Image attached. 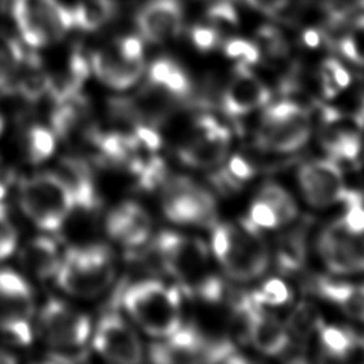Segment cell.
Here are the masks:
<instances>
[{"label":"cell","mask_w":364,"mask_h":364,"mask_svg":"<svg viewBox=\"0 0 364 364\" xmlns=\"http://www.w3.org/2000/svg\"><path fill=\"white\" fill-rule=\"evenodd\" d=\"M212 250L226 274L239 282L260 277L270 260L260 229L249 219H240L237 223L215 225Z\"/></svg>","instance_id":"1"},{"label":"cell","mask_w":364,"mask_h":364,"mask_svg":"<svg viewBox=\"0 0 364 364\" xmlns=\"http://www.w3.org/2000/svg\"><path fill=\"white\" fill-rule=\"evenodd\" d=\"M131 318L154 337H168L181 326V293L158 280H141L122 293Z\"/></svg>","instance_id":"2"},{"label":"cell","mask_w":364,"mask_h":364,"mask_svg":"<svg viewBox=\"0 0 364 364\" xmlns=\"http://www.w3.org/2000/svg\"><path fill=\"white\" fill-rule=\"evenodd\" d=\"M115 274L112 253L107 246L91 245L70 249L61 259L55 280L61 290L75 297H95Z\"/></svg>","instance_id":"3"},{"label":"cell","mask_w":364,"mask_h":364,"mask_svg":"<svg viewBox=\"0 0 364 364\" xmlns=\"http://www.w3.org/2000/svg\"><path fill=\"white\" fill-rule=\"evenodd\" d=\"M18 202L26 216L48 232L60 229L75 208L67 182L53 172L26 178L18 189Z\"/></svg>","instance_id":"4"},{"label":"cell","mask_w":364,"mask_h":364,"mask_svg":"<svg viewBox=\"0 0 364 364\" xmlns=\"http://www.w3.org/2000/svg\"><path fill=\"white\" fill-rule=\"evenodd\" d=\"M152 250L161 267L175 277L191 296L210 276L208 270V247L199 237L165 230L155 237Z\"/></svg>","instance_id":"5"},{"label":"cell","mask_w":364,"mask_h":364,"mask_svg":"<svg viewBox=\"0 0 364 364\" xmlns=\"http://www.w3.org/2000/svg\"><path fill=\"white\" fill-rule=\"evenodd\" d=\"M311 132L310 115L304 107L293 101L269 105L256 132L260 149L287 154L301 148Z\"/></svg>","instance_id":"6"},{"label":"cell","mask_w":364,"mask_h":364,"mask_svg":"<svg viewBox=\"0 0 364 364\" xmlns=\"http://www.w3.org/2000/svg\"><path fill=\"white\" fill-rule=\"evenodd\" d=\"M11 16L30 47L58 41L74 27L71 10L57 0H13Z\"/></svg>","instance_id":"7"},{"label":"cell","mask_w":364,"mask_h":364,"mask_svg":"<svg viewBox=\"0 0 364 364\" xmlns=\"http://www.w3.org/2000/svg\"><path fill=\"white\" fill-rule=\"evenodd\" d=\"M165 216L181 225L212 228L216 223V203L209 191L186 176H168L162 183Z\"/></svg>","instance_id":"8"},{"label":"cell","mask_w":364,"mask_h":364,"mask_svg":"<svg viewBox=\"0 0 364 364\" xmlns=\"http://www.w3.org/2000/svg\"><path fill=\"white\" fill-rule=\"evenodd\" d=\"M33 293L16 272L0 269V331L20 344L31 341Z\"/></svg>","instance_id":"9"},{"label":"cell","mask_w":364,"mask_h":364,"mask_svg":"<svg viewBox=\"0 0 364 364\" xmlns=\"http://www.w3.org/2000/svg\"><path fill=\"white\" fill-rule=\"evenodd\" d=\"M317 247L324 264L334 273L364 270V228L351 230L338 219L324 228Z\"/></svg>","instance_id":"10"},{"label":"cell","mask_w":364,"mask_h":364,"mask_svg":"<svg viewBox=\"0 0 364 364\" xmlns=\"http://www.w3.org/2000/svg\"><path fill=\"white\" fill-rule=\"evenodd\" d=\"M38 330L54 348L82 346L91 333L90 318L61 300L50 299L38 316Z\"/></svg>","instance_id":"11"},{"label":"cell","mask_w":364,"mask_h":364,"mask_svg":"<svg viewBox=\"0 0 364 364\" xmlns=\"http://www.w3.org/2000/svg\"><path fill=\"white\" fill-rule=\"evenodd\" d=\"M229 145V129L210 115H202L196 119L191 136L179 148V158L193 168H213L226 158Z\"/></svg>","instance_id":"12"},{"label":"cell","mask_w":364,"mask_h":364,"mask_svg":"<svg viewBox=\"0 0 364 364\" xmlns=\"http://www.w3.org/2000/svg\"><path fill=\"white\" fill-rule=\"evenodd\" d=\"M94 348L108 361L134 364L142 360V346L131 326L115 311H109L98 321Z\"/></svg>","instance_id":"13"},{"label":"cell","mask_w":364,"mask_h":364,"mask_svg":"<svg viewBox=\"0 0 364 364\" xmlns=\"http://www.w3.org/2000/svg\"><path fill=\"white\" fill-rule=\"evenodd\" d=\"M299 185L304 199L316 208H327L343 200L347 186L334 159H317L299 169Z\"/></svg>","instance_id":"14"},{"label":"cell","mask_w":364,"mask_h":364,"mask_svg":"<svg viewBox=\"0 0 364 364\" xmlns=\"http://www.w3.org/2000/svg\"><path fill=\"white\" fill-rule=\"evenodd\" d=\"M135 23L144 40L162 44L179 36L183 24L181 0H148L136 13Z\"/></svg>","instance_id":"15"},{"label":"cell","mask_w":364,"mask_h":364,"mask_svg":"<svg viewBox=\"0 0 364 364\" xmlns=\"http://www.w3.org/2000/svg\"><path fill=\"white\" fill-rule=\"evenodd\" d=\"M269 101V88L252 73L249 65L237 63L232 80L222 92L223 111L230 117H240L266 105Z\"/></svg>","instance_id":"16"},{"label":"cell","mask_w":364,"mask_h":364,"mask_svg":"<svg viewBox=\"0 0 364 364\" xmlns=\"http://www.w3.org/2000/svg\"><path fill=\"white\" fill-rule=\"evenodd\" d=\"M90 67L95 77L114 90H127L132 87L144 74V58L127 57L117 41L95 51L91 55Z\"/></svg>","instance_id":"17"},{"label":"cell","mask_w":364,"mask_h":364,"mask_svg":"<svg viewBox=\"0 0 364 364\" xmlns=\"http://www.w3.org/2000/svg\"><path fill=\"white\" fill-rule=\"evenodd\" d=\"M208 338L193 326H179L165 343L149 347V358L155 363H188L202 360Z\"/></svg>","instance_id":"18"},{"label":"cell","mask_w":364,"mask_h":364,"mask_svg":"<svg viewBox=\"0 0 364 364\" xmlns=\"http://www.w3.org/2000/svg\"><path fill=\"white\" fill-rule=\"evenodd\" d=\"M108 235L128 247L145 243L151 233V218L148 212L135 202H124L107 218Z\"/></svg>","instance_id":"19"},{"label":"cell","mask_w":364,"mask_h":364,"mask_svg":"<svg viewBox=\"0 0 364 364\" xmlns=\"http://www.w3.org/2000/svg\"><path fill=\"white\" fill-rule=\"evenodd\" d=\"M247 340L266 355L282 354L289 346V336L283 324L274 316L266 313L262 306H257L250 317Z\"/></svg>","instance_id":"20"},{"label":"cell","mask_w":364,"mask_h":364,"mask_svg":"<svg viewBox=\"0 0 364 364\" xmlns=\"http://www.w3.org/2000/svg\"><path fill=\"white\" fill-rule=\"evenodd\" d=\"M311 287L318 296L331 301L347 316L364 321V284L334 282L326 277H316Z\"/></svg>","instance_id":"21"},{"label":"cell","mask_w":364,"mask_h":364,"mask_svg":"<svg viewBox=\"0 0 364 364\" xmlns=\"http://www.w3.org/2000/svg\"><path fill=\"white\" fill-rule=\"evenodd\" d=\"M67 182L73 198L74 206L91 210L98 203V195L95 191L94 179L88 166L75 158L65 159L63 162V173H60Z\"/></svg>","instance_id":"22"},{"label":"cell","mask_w":364,"mask_h":364,"mask_svg":"<svg viewBox=\"0 0 364 364\" xmlns=\"http://www.w3.org/2000/svg\"><path fill=\"white\" fill-rule=\"evenodd\" d=\"M60 259L61 257L55 242L44 236L30 240L21 252L24 266L40 279L54 276L58 269Z\"/></svg>","instance_id":"23"},{"label":"cell","mask_w":364,"mask_h":364,"mask_svg":"<svg viewBox=\"0 0 364 364\" xmlns=\"http://www.w3.org/2000/svg\"><path fill=\"white\" fill-rule=\"evenodd\" d=\"M306 226L283 233L277 240L276 263L282 273H296L306 260Z\"/></svg>","instance_id":"24"},{"label":"cell","mask_w":364,"mask_h":364,"mask_svg":"<svg viewBox=\"0 0 364 364\" xmlns=\"http://www.w3.org/2000/svg\"><path fill=\"white\" fill-rule=\"evenodd\" d=\"M115 11L114 0H80L71 14L74 26L84 31H94L107 24Z\"/></svg>","instance_id":"25"},{"label":"cell","mask_w":364,"mask_h":364,"mask_svg":"<svg viewBox=\"0 0 364 364\" xmlns=\"http://www.w3.org/2000/svg\"><path fill=\"white\" fill-rule=\"evenodd\" d=\"M317 331L324 353L334 358H348L360 338L351 330L336 326L321 324Z\"/></svg>","instance_id":"26"},{"label":"cell","mask_w":364,"mask_h":364,"mask_svg":"<svg viewBox=\"0 0 364 364\" xmlns=\"http://www.w3.org/2000/svg\"><path fill=\"white\" fill-rule=\"evenodd\" d=\"M257 199L267 203L277 215L280 225L290 223L297 216V206L291 195L279 183L266 182L257 195Z\"/></svg>","instance_id":"27"},{"label":"cell","mask_w":364,"mask_h":364,"mask_svg":"<svg viewBox=\"0 0 364 364\" xmlns=\"http://www.w3.org/2000/svg\"><path fill=\"white\" fill-rule=\"evenodd\" d=\"M26 55L20 44L0 34V87L11 88Z\"/></svg>","instance_id":"28"},{"label":"cell","mask_w":364,"mask_h":364,"mask_svg":"<svg viewBox=\"0 0 364 364\" xmlns=\"http://www.w3.org/2000/svg\"><path fill=\"white\" fill-rule=\"evenodd\" d=\"M55 134L43 125H34L28 129L26 136V146L28 159L40 164L50 158L55 149Z\"/></svg>","instance_id":"29"},{"label":"cell","mask_w":364,"mask_h":364,"mask_svg":"<svg viewBox=\"0 0 364 364\" xmlns=\"http://www.w3.org/2000/svg\"><path fill=\"white\" fill-rule=\"evenodd\" d=\"M348 71L336 58H327L320 67V85L326 98L336 97L350 84Z\"/></svg>","instance_id":"30"},{"label":"cell","mask_w":364,"mask_h":364,"mask_svg":"<svg viewBox=\"0 0 364 364\" xmlns=\"http://www.w3.org/2000/svg\"><path fill=\"white\" fill-rule=\"evenodd\" d=\"M337 47L347 60L364 65V14L353 21L350 31L340 37Z\"/></svg>","instance_id":"31"},{"label":"cell","mask_w":364,"mask_h":364,"mask_svg":"<svg viewBox=\"0 0 364 364\" xmlns=\"http://www.w3.org/2000/svg\"><path fill=\"white\" fill-rule=\"evenodd\" d=\"M138 178V185L145 191H154L166 181L168 169L161 158L152 156L146 161L141 159L136 168L132 171Z\"/></svg>","instance_id":"32"},{"label":"cell","mask_w":364,"mask_h":364,"mask_svg":"<svg viewBox=\"0 0 364 364\" xmlns=\"http://www.w3.org/2000/svg\"><path fill=\"white\" fill-rule=\"evenodd\" d=\"M253 300L260 306H280L291 299L289 286L280 279H269L260 289L250 293Z\"/></svg>","instance_id":"33"},{"label":"cell","mask_w":364,"mask_h":364,"mask_svg":"<svg viewBox=\"0 0 364 364\" xmlns=\"http://www.w3.org/2000/svg\"><path fill=\"white\" fill-rule=\"evenodd\" d=\"M323 320L320 318L317 310L309 303L299 304L289 318V326L291 331L300 337H306L311 331L318 330Z\"/></svg>","instance_id":"34"},{"label":"cell","mask_w":364,"mask_h":364,"mask_svg":"<svg viewBox=\"0 0 364 364\" xmlns=\"http://www.w3.org/2000/svg\"><path fill=\"white\" fill-rule=\"evenodd\" d=\"M223 51L230 58H237L246 65L257 64L260 60V48L257 44L245 38H230L223 44Z\"/></svg>","instance_id":"35"},{"label":"cell","mask_w":364,"mask_h":364,"mask_svg":"<svg viewBox=\"0 0 364 364\" xmlns=\"http://www.w3.org/2000/svg\"><path fill=\"white\" fill-rule=\"evenodd\" d=\"M259 48H263L269 57H283L287 53V43L283 34L273 26H263L257 30Z\"/></svg>","instance_id":"36"},{"label":"cell","mask_w":364,"mask_h":364,"mask_svg":"<svg viewBox=\"0 0 364 364\" xmlns=\"http://www.w3.org/2000/svg\"><path fill=\"white\" fill-rule=\"evenodd\" d=\"M323 7L328 21L331 24H340L353 11L364 10V0H324Z\"/></svg>","instance_id":"37"},{"label":"cell","mask_w":364,"mask_h":364,"mask_svg":"<svg viewBox=\"0 0 364 364\" xmlns=\"http://www.w3.org/2000/svg\"><path fill=\"white\" fill-rule=\"evenodd\" d=\"M17 246V232L7 219V209L0 202V260L7 259Z\"/></svg>","instance_id":"38"},{"label":"cell","mask_w":364,"mask_h":364,"mask_svg":"<svg viewBox=\"0 0 364 364\" xmlns=\"http://www.w3.org/2000/svg\"><path fill=\"white\" fill-rule=\"evenodd\" d=\"M209 21L216 28L219 26H235L237 24V13L229 0H218L208 9L206 13Z\"/></svg>","instance_id":"39"},{"label":"cell","mask_w":364,"mask_h":364,"mask_svg":"<svg viewBox=\"0 0 364 364\" xmlns=\"http://www.w3.org/2000/svg\"><path fill=\"white\" fill-rule=\"evenodd\" d=\"M189 36H191L193 46L200 51H209V50L215 48L220 40L219 30L212 24L210 26H203V24L193 26L191 28Z\"/></svg>","instance_id":"40"},{"label":"cell","mask_w":364,"mask_h":364,"mask_svg":"<svg viewBox=\"0 0 364 364\" xmlns=\"http://www.w3.org/2000/svg\"><path fill=\"white\" fill-rule=\"evenodd\" d=\"M249 220L259 229H273L280 226V220L274 210L260 199H256L250 208Z\"/></svg>","instance_id":"41"},{"label":"cell","mask_w":364,"mask_h":364,"mask_svg":"<svg viewBox=\"0 0 364 364\" xmlns=\"http://www.w3.org/2000/svg\"><path fill=\"white\" fill-rule=\"evenodd\" d=\"M226 169L242 183L245 181H247L249 178H252L253 173H255L253 166L246 159H243L242 156H237V155L230 158V161L228 162Z\"/></svg>","instance_id":"42"},{"label":"cell","mask_w":364,"mask_h":364,"mask_svg":"<svg viewBox=\"0 0 364 364\" xmlns=\"http://www.w3.org/2000/svg\"><path fill=\"white\" fill-rule=\"evenodd\" d=\"M250 7H253L257 11H262L269 16L277 14L280 10H283L289 0H245Z\"/></svg>","instance_id":"43"},{"label":"cell","mask_w":364,"mask_h":364,"mask_svg":"<svg viewBox=\"0 0 364 364\" xmlns=\"http://www.w3.org/2000/svg\"><path fill=\"white\" fill-rule=\"evenodd\" d=\"M301 40H303L304 46H307L310 48H316L321 43V33L316 28H307L303 31Z\"/></svg>","instance_id":"44"},{"label":"cell","mask_w":364,"mask_h":364,"mask_svg":"<svg viewBox=\"0 0 364 364\" xmlns=\"http://www.w3.org/2000/svg\"><path fill=\"white\" fill-rule=\"evenodd\" d=\"M9 175H7V172H6V169L1 166V164H0V202H1V199L4 198V195H6V192H7V186H9Z\"/></svg>","instance_id":"45"},{"label":"cell","mask_w":364,"mask_h":364,"mask_svg":"<svg viewBox=\"0 0 364 364\" xmlns=\"http://www.w3.org/2000/svg\"><path fill=\"white\" fill-rule=\"evenodd\" d=\"M13 361H14V357L0 351V363H13Z\"/></svg>","instance_id":"46"},{"label":"cell","mask_w":364,"mask_h":364,"mask_svg":"<svg viewBox=\"0 0 364 364\" xmlns=\"http://www.w3.org/2000/svg\"><path fill=\"white\" fill-rule=\"evenodd\" d=\"M3 127H4V122H3V117H1V114H0V134H1V131H3Z\"/></svg>","instance_id":"47"}]
</instances>
